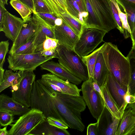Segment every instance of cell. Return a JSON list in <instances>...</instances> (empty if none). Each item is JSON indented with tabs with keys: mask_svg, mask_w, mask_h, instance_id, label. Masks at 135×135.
<instances>
[{
	"mask_svg": "<svg viewBox=\"0 0 135 135\" xmlns=\"http://www.w3.org/2000/svg\"><path fill=\"white\" fill-rule=\"evenodd\" d=\"M41 79L55 91L64 94L79 95L81 91V89H79L76 85L64 80L51 73L42 75Z\"/></svg>",
	"mask_w": 135,
	"mask_h": 135,
	"instance_id": "obj_11",
	"label": "cell"
},
{
	"mask_svg": "<svg viewBox=\"0 0 135 135\" xmlns=\"http://www.w3.org/2000/svg\"><path fill=\"white\" fill-rule=\"evenodd\" d=\"M59 17L63 22L79 37L83 25L73 17L66 12L61 14Z\"/></svg>",
	"mask_w": 135,
	"mask_h": 135,
	"instance_id": "obj_27",
	"label": "cell"
},
{
	"mask_svg": "<svg viewBox=\"0 0 135 135\" xmlns=\"http://www.w3.org/2000/svg\"><path fill=\"white\" fill-rule=\"evenodd\" d=\"M66 129H61L50 125L46 120L39 125L29 134L31 135H70Z\"/></svg>",
	"mask_w": 135,
	"mask_h": 135,
	"instance_id": "obj_20",
	"label": "cell"
},
{
	"mask_svg": "<svg viewBox=\"0 0 135 135\" xmlns=\"http://www.w3.org/2000/svg\"><path fill=\"white\" fill-rule=\"evenodd\" d=\"M132 46L126 57L129 63L130 78L129 85L131 94L135 95V44L132 42Z\"/></svg>",
	"mask_w": 135,
	"mask_h": 135,
	"instance_id": "obj_25",
	"label": "cell"
},
{
	"mask_svg": "<svg viewBox=\"0 0 135 135\" xmlns=\"http://www.w3.org/2000/svg\"><path fill=\"white\" fill-rule=\"evenodd\" d=\"M106 82L110 94L123 114L127 106L124 99L127 91L109 71Z\"/></svg>",
	"mask_w": 135,
	"mask_h": 135,
	"instance_id": "obj_15",
	"label": "cell"
},
{
	"mask_svg": "<svg viewBox=\"0 0 135 135\" xmlns=\"http://www.w3.org/2000/svg\"><path fill=\"white\" fill-rule=\"evenodd\" d=\"M134 96H135V95ZM131 108L135 110V102L133 103L128 104L126 108Z\"/></svg>",
	"mask_w": 135,
	"mask_h": 135,
	"instance_id": "obj_49",
	"label": "cell"
},
{
	"mask_svg": "<svg viewBox=\"0 0 135 135\" xmlns=\"http://www.w3.org/2000/svg\"><path fill=\"white\" fill-rule=\"evenodd\" d=\"M115 135H135V110L125 109Z\"/></svg>",
	"mask_w": 135,
	"mask_h": 135,
	"instance_id": "obj_17",
	"label": "cell"
},
{
	"mask_svg": "<svg viewBox=\"0 0 135 135\" xmlns=\"http://www.w3.org/2000/svg\"><path fill=\"white\" fill-rule=\"evenodd\" d=\"M4 70L3 68H0V84H1L4 80Z\"/></svg>",
	"mask_w": 135,
	"mask_h": 135,
	"instance_id": "obj_46",
	"label": "cell"
},
{
	"mask_svg": "<svg viewBox=\"0 0 135 135\" xmlns=\"http://www.w3.org/2000/svg\"><path fill=\"white\" fill-rule=\"evenodd\" d=\"M92 78L84 81L81 86L83 97L93 117L97 120L104 108L105 103L99 93L94 89Z\"/></svg>",
	"mask_w": 135,
	"mask_h": 135,
	"instance_id": "obj_9",
	"label": "cell"
},
{
	"mask_svg": "<svg viewBox=\"0 0 135 135\" xmlns=\"http://www.w3.org/2000/svg\"><path fill=\"white\" fill-rule=\"evenodd\" d=\"M46 39L43 43L36 48L37 52L41 51L52 49H56L57 46L58 40L55 39L50 38L46 35Z\"/></svg>",
	"mask_w": 135,
	"mask_h": 135,
	"instance_id": "obj_32",
	"label": "cell"
},
{
	"mask_svg": "<svg viewBox=\"0 0 135 135\" xmlns=\"http://www.w3.org/2000/svg\"><path fill=\"white\" fill-rule=\"evenodd\" d=\"M103 45L88 55L82 57V59L86 65L88 72L89 78H93V71L98 53L100 51Z\"/></svg>",
	"mask_w": 135,
	"mask_h": 135,
	"instance_id": "obj_26",
	"label": "cell"
},
{
	"mask_svg": "<svg viewBox=\"0 0 135 135\" xmlns=\"http://www.w3.org/2000/svg\"><path fill=\"white\" fill-rule=\"evenodd\" d=\"M8 0H0V2L2 3L3 5L5 4H7V1Z\"/></svg>",
	"mask_w": 135,
	"mask_h": 135,
	"instance_id": "obj_50",
	"label": "cell"
},
{
	"mask_svg": "<svg viewBox=\"0 0 135 135\" xmlns=\"http://www.w3.org/2000/svg\"><path fill=\"white\" fill-rule=\"evenodd\" d=\"M88 13L84 25L108 33L117 28L110 0H84Z\"/></svg>",
	"mask_w": 135,
	"mask_h": 135,
	"instance_id": "obj_3",
	"label": "cell"
},
{
	"mask_svg": "<svg viewBox=\"0 0 135 135\" xmlns=\"http://www.w3.org/2000/svg\"><path fill=\"white\" fill-rule=\"evenodd\" d=\"M126 13L131 32L135 26V4L124 0H115Z\"/></svg>",
	"mask_w": 135,
	"mask_h": 135,
	"instance_id": "obj_23",
	"label": "cell"
},
{
	"mask_svg": "<svg viewBox=\"0 0 135 135\" xmlns=\"http://www.w3.org/2000/svg\"><path fill=\"white\" fill-rule=\"evenodd\" d=\"M10 3L19 13L24 21L31 17L32 11L26 5L18 0H10Z\"/></svg>",
	"mask_w": 135,
	"mask_h": 135,
	"instance_id": "obj_28",
	"label": "cell"
},
{
	"mask_svg": "<svg viewBox=\"0 0 135 135\" xmlns=\"http://www.w3.org/2000/svg\"><path fill=\"white\" fill-rule=\"evenodd\" d=\"M55 58L54 56L45 57L40 52L28 54L9 55L7 59L8 68L14 71L35 70L45 62Z\"/></svg>",
	"mask_w": 135,
	"mask_h": 135,
	"instance_id": "obj_7",
	"label": "cell"
},
{
	"mask_svg": "<svg viewBox=\"0 0 135 135\" xmlns=\"http://www.w3.org/2000/svg\"><path fill=\"white\" fill-rule=\"evenodd\" d=\"M14 115L9 112L0 110V124L1 126L11 125L13 122Z\"/></svg>",
	"mask_w": 135,
	"mask_h": 135,
	"instance_id": "obj_35",
	"label": "cell"
},
{
	"mask_svg": "<svg viewBox=\"0 0 135 135\" xmlns=\"http://www.w3.org/2000/svg\"><path fill=\"white\" fill-rule=\"evenodd\" d=\"M33 0L35 10L34 14L37 13H53L44 0Z\"/></svg>",
	"mask_w": 135,
	"mask_h": 135,
	"instance_id": "obj_33",
	"label": "cell"
},
{
	"mask_svg": "<svg viewBox=\"0 0 135 135\" xmlns=\"http://www.w3.org/2000/svg\"><path fill=\"white\" fill-rule=\"evenodd\" d=\"M41 55L45 57H48L54 56L55 58H57V52L56 49H52L44 50L40 52Z\"/></svg>",
	"mask_w": 135,
	"mask_h": 135,
	"instance_id": "obj_40",
	"label": "cell"
},
{
	"mask_svg": "<svg viewBox=\"0 0 135 135\" xmlns=\"http://www.w3.org/2000/svg\"><path fill=\"white\" fill-rule=\"evenodd\" d=\"M120 120L112 115L105 103L97 120L98 135H115Z\"/></svg>",
	"mask_w": 135,
	"mask_h": 135,
	"instance_id": "obj_12",
	"label": "cell"
},
{
	"mask_svg": "<svg viewBox=\"0 0 135 135\" xmlns=\"http://www.w3.org/2000/svg\"><path fill=\"white\" fill-rule=\"evenodd\" d=\"M53 13L58 16L66 11L61 7L57 0H44Z\"/></svg>",
	"mask_w": 135,
	"mask_h": 135,
	"instance_id": "obj_34",
	"label": "cell"
},
{
	"mask_svg": "<svg viewBox=\"0 0 135 135\" xmlns=\"http://www.w3.org/2000/svg\"><path fill=\"white\" fill-rule=\"evenodd\" d=\"M66 12L74 18L84 25L88 15L83 13L78 5L74 0H66Z\"/></svg>",
	"mask_w": 135,
	"mask_h": 135,
	"instance_id": "obj_24",
	"label": "cell"
},
{
	"mask_svg": "<svg viewBox=\"0 0 135 135\" xmlns=\"http://www.w3.org/2000/svg\"><path fill=\"white\" fill-rule=\"evenodd\" d=\"M103 94L104 100L107 107L112 115L115 118L120 119L123 114L110 94L106 82L100 87Z\"/></svg>",
	"mask_w": 135,
	"mask_h": 135,
	"instance_id": "obj_21",
	"label": "cell"
},
{
	"mask_svg": "<svg viewBox=\"0 0 135 135\" xmlns=\"http://www.w3.org/2000/svg\"><path fill=\"white\" fill-rule=\"evenodd\" d=\"M46 120L51 125L61 129H66L68 126L66 124L61 120L53 117H49L46 118Z\"/></svg>",
	"mask_w": 135,
	"mask_h": 135,
	"instance_id": "obj_38",
	"label": "cell"
},
{
	"mask_svg": "<svg viewBox=\"0 0 135 135\" xmlns=\"http://www.w3.org/2000/svg\"><path fill=\"white\" fill-rule=\"evenodd\" d=\"M40 28L39 24L35 14L32 17L24 21L20 31L9 52L12 55L20 47L27 43L37 32Z\"/></svg>",
	"mask_w": 135,
	"mask_h": 135,
	"instance_id": "obj_10",
	"label": "cell"
},
{
	"mask_svg": "<svg viewBox=\"0 0 135 135\" xmlns=\"http://www.w3.org/2000/svg\"><path fill=\"white\" fill-rule=\"evenodd\" d=\"M40 66L41 70H47L61 79L76 85L80 84L82 81L70 73L60 64L53 61H47Z\"/></svg>",
	"mask_w": 135,
	"mask_h": 135,
	"instance_id": "obj_16",
	"label": "cell"
},
{
	"mask_svg": "<svg viewBox=\"0 0 135 135\" xmlns=\"http://www.w3.org/2000/svg\"><path fill=\"white\" fill-rule=\"evenodd\" d=\"M124 0L135 4V0Z\"/></svg>",
	"mask_w": 135,
	"mask_h": 135,
	"instance_id": "obj_51",
	"label": "cell"
},
{
	"mask_svg": "<svg viewBox=\"0 0 135 135\" xmlns=\"http://www.w3.org/2000/svg\"><path fill=\"white\" fill-rule=\"evenodd\" d=\"M110 1L113 3L118 11L124 29V33L123 34L125 38H127L130 37L131 31L128 23L127 15L119 7L115 0Z\"/></svg>",
	"mask_w": 135,
	"mask_h": 135,
	"instance_id": "obj_29",
	"label": "cell"
},
{
	"mask_svg": "<svg viewBox=\"0 0 135 135\" xmlns=\"http://www.w3.org/2000/svg\"><path fill=\"white\" fill-rule=\"evenodd\" d=\"M101 51L109 71L127 91L130 78L128 59L122 54L116 45L110 42L103 44Z\"/></svg>",
	"mask_w": 135,
	"mask_h": 135,
	"instance_id": "obj_2",
	"label": "cell"
},
{
	"mask_svg": "<svg viewBox=\"0 0 135 135\" xmlns=\"http://www.w3.org/2000/svg\"><path fill=\"white\" fill-rule=\"evenodd\" d=\"M24 22L23 20L12 15L7 10L0 25V31L3 32L6 36L13 42Z\"/></svg>",
	"mask_w": 135,
	"mask_h": 135,
	"instance_id": "obj_13",
	"label": "cell"
},
{
	"mask_svg": "<svg viewBox=\"0 0 135 135\" xmlns=\"http://www.w3.org/2000/svg\"><path fill=\"white\" fill-rule=\"evenodd\" d=\"M108 71L101 51L97 56L94 69L93 78V81H96L100 87L105 83Z\"/></svg>",
	"mask_w": 135,
	"mask_h": 135,
	"instance_id": "obj_19",
	"label": "cell"
},
{
	"mask_svg": "<svg viewBox=\"0 0 135 135\" xmlns=\"http://www.w3.org/2000/svg\"><path fill=\"white\" fill-rule=\"evenodd\" d=\"M37 33L27 43L21 46L17 49L13 53V55L28 54L37 53L36 49L34 46V42Z\"/></svg>",
	"mask_w": 135,
	"mask_h": 135,
	"instance_id": "obj_31",
	"label": "cell"
},
{
	"mask_svg": "<svg viewBox=\"0 0 135 135\" xmlns=\"http://www.w3.org/2000/svg\"><path fill=\"white\" fill-rule=\"evenodd\" d=\"M27 6L35 13L34 7L33 0H18Z\"/></svg>",
	"mask_w": 135,
	"mask_h": 135,
	"instance_id": "obj_43",
	"label": "cell"
},
{
	"mask_svg": "<svg viewBox=\"0 0 135 135\" xmlns=\"http://www.w3.org/2000/svg\"><path fill=\"white\" fill-rule=\"evenodd\" d=\"M35 78L33 71H22L18 83L11 86L12 98L23 105L30 107L32 86Z\"/></svg>",
	"mask_w": 135,
	"mask_h": 135,
	"instance_id": "obj_8",
	"label": "cell"
},
{
	"mask_svg": "<svg viewBox=\"0 0 135 135\" xmlns=\"http://www.w3.org/2000/svg\"><path fill=\"white\" fill-rule=\"evenodd\" d=\"M74 0L76 2L82 12L88 16V13L84 0Z\"/></svg>",
	"mask_w": 135,
	"mask_h": 135,
	"instance_id": "obj_42",
	"label": "cell"
},
{
	"mask_svg": "<svg viewBox=\"0 0 135 135\" xmlns=\"http://www.w3.org/2000/svg\"><path fill=\"white\" fill-rule=\"evenodd\" d=\"M9 69L6 70L4 75V80L0 84V93L8 87L18 84L21 77L22 71L14 72Z\"/></svg>",
	"mask_w": 135,
	"mask_h": 135,
	"instance_id": "obj_22",
	"label": "cell"
},
{
	"mask_svg": "<svg viewBox=\"0 0 135 135\" xmlns=\"http://www.w3.org/2000/svg\"><path fill=\"white\" fill-rule=\"evenodd\" d=\"M56 50L59 63L71 74L85 81L89 78L87 67L75 51L58 44Z\"/></svg>",
	"mask_w": 135,
	"mask_h": 135,
	"instance_id": "obj_4",
	"label": "cell"
},
{
	"mask_svg": "<svg viewBox=\"0 0 135 135\" xmlns=\"http://www.w3.org/2000/svg\"><path fill=\"white\" fill-rule=\"evenodd\" d=\"M7 10L4 5L0 2V25H1L5 13Z\"/></svg>",
	"mask_w": 135,
	"mask_h": 135,
	"instance_id": "obj_44",
	"label": "cell"
},
{
	"mask_svg": "<svg viewBox=\"0 0 135 135\" xmlns=\"http://www.w3.org/2000/svg\"><path fill=\"white\" fill-rule=\"evenodd\" d=\"M31 109L4 94L0 95V110L9 112L15 115H22Z\"/></svg>",
	"mask_w": 135,
	"mask_h": 135,
	"instance_id": "obj_18",
	"label": "cell"
},
{
	"mask_svg": "<svg viewBox=\"0 0 135 135\" xmlns=\"http://www.w3.org/2000/svg\"><path fill=\"white\" fill-rule=\"evenodd\" d=\"M107 33L103 31L84 25L75 45V51L81 58L88 55L103 41V37Z\"/></svg>",
	"mask_w": 135,
	"mask_h": 135,
	"instance_id": "obj_5",
	"label": "cell"
},
{
	"mask_svg": "<svg viewBox=\"0 0 135 135\" xmlns=\"http://www.w3.org/2000/svg\"><path fill=\"white\" fill-rule=\"evenodd\" d=\"M36 14L53 29L55 26L60 25L63 22L61 18L54 13H37Z\"/></svg>",
	"mask_w": 135,
	"mask_h": 135,
	"instance_id": "obj_30",
	"label": "cell"
},
{
	"mask_svg": "<svg viewBox=\"0 0 135 135\" xmlns=\"http://www.w3.org/2000/svg\"><path fill=\"white\" fill-rule=\"evenodd\" d=\"M124 99L127 105L128 104L133 103L135 102V96L130 94L129 86L125 95Z\"/></svg>",
	"mask_w": 135,
	"mask_h": 135,
	"instance_id": "obj_41",
	"label": "cell"
},
{
	"mask_svg": "<svg viewBox=\"0 0 135 135\" xmlns=\"http://www.w3.org/2000/svg\"><path fill=\"white\" fill-rule=\"evenodd\" d=\"M92 84L94 89L99 93L104 100V97L100 87L98 85L96 81H93Z\"/></svg>",
	"mask_w": 135,
	"mask_h": 135,
	"instance_id": "obj_45",
	"label": "cell"
},
{
	"mask_svg": "<svg viewBox=\"0 0 135 135\" xmlns=\"http://www.w3.org/2000/svg\"><path fill=\"white\" fill-rule=\"evenodd\" d=\"M110 3L113 15L117 24V28L119 30L121 33L123 34L124 29L118 11L114 5L110 0Z\"/></svg>",
	"mask_w": 135,
	"mask_h": 135,
	"instance_id": "obj_37",
	"label": "cell"
},
{
	"mask_svg": "<svg viewBox=\"0 0 135 135\" xmlns=\"http://www.w3.org/2000/svg\"><path fill=\"white\" fill-rule=\"evenodd\" d=\"M9 40L2 41L0 43V68H3L6 56L9 51Z\"/></svg>",
	"mask_w": 135,
	"mask_h": 135,
	"instance_id": "obj_36",
	"label": "cell"
},
{
	"mask_svg": "<svg viewBox=\"0 0 135 135\" xmlns=\"http://www.w3.org/2000/svg\"><path fill=\"white\" fill-rule=\"evenodd\" d=\"M130 37L132 42L135 44V26L133 30L131 32Z\"/></svg>",
	"mask_w": 135,
	"mask_h": 135,
	"instance_id": "obj_48",
	"label": "cell"
},
{
	"mask_svg": "<svg viewBox=\"0 0 135 135\" xmlns=\"http://www.w3.org/2000/svg\"><path fill=\"white\" fill-rule=\"evenodd\" d=\"M87 135H98V123L89 124L87 127Z\"/></svg>",
	"mask_w": 135,
	"mask_h": 135,
	"instance_id": "obj_39",
	"label": "cell"
},
{
	"mask_svg": "<svg viewBox=\"0 0 135 135\" xmlns=\"http://www.w3.org/2000/svg\"><path fill=\"white\" fill-rule=\"evenodd\" d=\"M57 110L70 128L84 131L85 126L82 121L81 113L86 108L83 96L73 95L55 91Z\"/></svg>",
	"mask_w": 135,
	"mask_h": 135,
	"instance_id": "obj_1",
	"label": "cell"
},
{
	"mask_svg": "<svg viewBox=\"0 0 135 135\" xmlns=\"http://www.w3.org/2000/svg\"><path fill=\"white\" fill-rule=\"evenodd\" d=\"M46 120L42 111L37 109H31L10 125L11 127L8 131V135H29Z\"/></svg>",
	"mask_w": 135,
	"mask_h": 135,
	"instance_id": "obj_6",
	"label": "cell"
},
{
	"mask_svg": "<svg viewBox=\"0 0 135 135\" xmlns=\"http://www.w3.org/2000/svg\"><path fill=\"white\" fill-rule=\"evenodd\" d=\"M55 39L58 44L68 49L74 50L79 36L64 22L60 25L55 26L53 28Z\"/></svg>",
	"mask_w": 135,
	"mask_h": 135,
	"instance_id": "obj_14",
	"label": "cell"
},
{
	"mask_svg": "<svg viewBox=\"0 0 135 135\" xmlns=\"http://www.w3.org/2000/svg\"><path fill=\"white\" fill-rule=\"evenodd\" d=\"M7 126H5L3 128L0 129V135H8V131L7 130Z\"/></svg>",
	"mask_w": 135,
	"mask_h": 135,
	"instance_id": "obj_47",
	"label": "cell"
}]
</instances>
